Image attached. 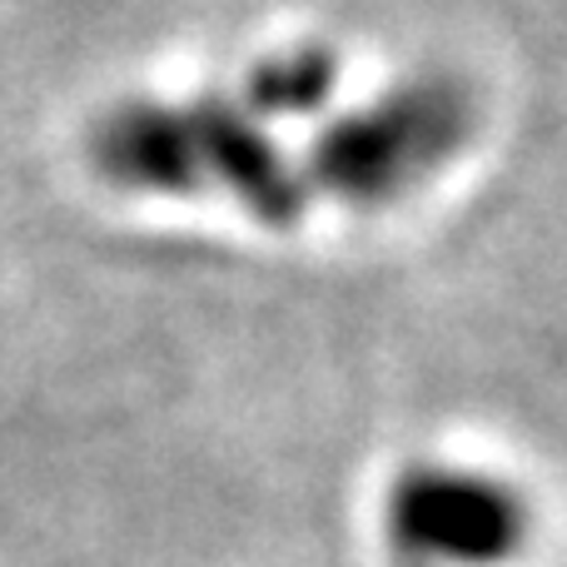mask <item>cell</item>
I'll return each mask as SVG.
<instances>
[{"label":"cell","instance_id":"obj_1","mask_svg":"<svg viewBox=\"0 0 567 567\" xmlns=\"http://www.w3.org/2000/svg\"><path fill=\"white\" fill-rule=\"evenodd\" d=\"M478 130V100L458 75H413L339 110L309 140L299 169L309 195L349 209H383L433 179Z\"/></svg>","mask_w":567,"mask_h":567},{"label":"cell","instance_id":"obj_2","mask_svg":"<svg viewBox=\"0 0 567 567\" xmlns=\"http://www.w3.org/2000/svg\"><path fill=\"white\" fill-rule=\"evenodd\" d=\"M383 538L413 567H508L533 538V503L503 473L413 458L383 493Z\"/></svg>","mask_w":567,"mask_h":567},{"label":"cell","instance_id":"obj_3","mask_svg":"<svg viewBox=\"0 0 567 567\" xmlns=\"http://www.w3.org/2000/svg\"><path fill=\"white\" fill-rule=\"evenodd\" d=\"M189 120H195V150H199V179L205 195H219L255 215L265 229H293L309 209V179L299 159L269 135L259 115H249L235 100V90L215 95H189Z\"/></svg>","mask_w":567,"mask_h":567},{"label":"cell","instance_id":"obj_4","mask_svg":"<svg viewBox=\"0 0 567 567\" xmlns=\"http://www.w3.org/2000/svg\"><path fill=\"white\" fill-rule=\"evenodd\" d=\"M85 159L110 189H125V195H159V199L205 195L189 95L185 100H159V95L115 100L90 125Z\"/></svg>","mask_w":567,"mask_h":567},{"label":"cell","instance_id":"obj_5","mask_svg":"<svg viewBox=\"0 0 567 567\" xmlns=\"http://www.w3.org/2000/svg\"><path fill=\"white\" fill-rule=\"evenodd\" d=\"M339 55L329 45H284L259 55L245 70L235 100L265 125L269 120H303L329 105L333 90H339Z\"/></svg>","mask_w":567,"mask_h":567}]
</instances>
